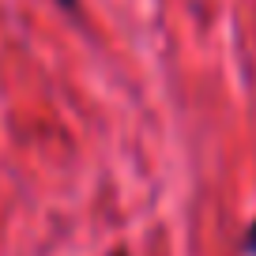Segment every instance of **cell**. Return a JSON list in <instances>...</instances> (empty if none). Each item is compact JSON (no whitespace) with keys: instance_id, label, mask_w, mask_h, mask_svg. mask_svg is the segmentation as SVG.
Here are the masks:
<instances>
[{"instance_id":"obj_1","label":"cell","mask_w":256,"mask_h":256,"mask_svg":"<svg viewBox=\"0 0 256 256\" xmlns=\"http://www.w3.org/2000/svg\"><path fill=\"white\" fill-rule=\"evenodd\" d=\"M241 248H245L248 256H256V222L248 226V234H245V241H241Z\"/></svg>"},{"instance_id":"obj_2","label":"cell","mask_w":256,"mask_h":256,"mask_svg":"<svg viewBox=\"0 0 256 256\" xmlns=\"http://www.w3.org/2000/svg\"><path fill=\"white\" fill-rule=\"evenodd\" d=\"M56 4H60L64 12H80V0H56Z\"/></svg>"},{"instance_id":"obj_3","label":"cell","mask_w":256,"mask_h":256,"mask_svg":"<svg viewBox=\"0 0 256 256\" xmlns=\"http://www.w3.org/2000/svg\"><path fill=\"white\" fill-rule=\"evenodd\" d=\"M117 256H124V252H117Z\"/></svg>"}]
</instances>
